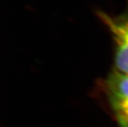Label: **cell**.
Instances as JSON below:
<instances>
[{"label":"cell","instance_id":"3","mask_svg":"<svg viewBox=\"0 0 128 127\" xmlns=\"http://www.w3.org/2000/svg\"><path fill=\"white\" fill-rule=\"evenodd\" d=\"M120 127H128V124H126V125H122V126H119Z\"/></svg>","mask_w":128,"mask_h":127},{"label":"cell","instance_id":"1","mask_svg":"<svg viewBox=\"0 0 128 127\" xmlns=\"http://www.w3.org/2000/svg\"><path fill=\"white\" fill-rule=\"evenodd\" d=\"M99 16L111 31L116 45V71L128 75V14L112 17L102 12Z\"/></svg>","mask_w":128,"mask_h":127},{"label":"cell","instance_id":"2","mask_svg":"<svg viewBox=\"0 0 128 127\" xmlns=\"http://www.w3.org/2000/svg\"><path fill=\"white\" fill-rule=\"evenodd\" d=\"M106 91L119 126L128 124V75L114 71L107 80Z\"/></svg>","mask_w":128,"mask_h":127}]
</instances>
